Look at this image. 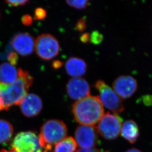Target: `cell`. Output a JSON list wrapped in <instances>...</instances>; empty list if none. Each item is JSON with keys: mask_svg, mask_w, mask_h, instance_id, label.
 <instances>
[{"mask_svg": "<svg viewBox=\"0 0 152 152\" xmlns=\"http://www.w3.org/2000/svg\"><path fill=\"white\" fill-rule=\"evenodd\" d=\"M33 78L29 72L18 69V77L14 83L5 85L0 83V95L4 102V110L13 105H19L32 86Z\"/></svg>", "mask_w": 152, "mask_h": 152, "instance_id": "6da1fadb", "label": "cell"}, {"mask_svg": "<svg viewBox=\"0 0 152 152\" xmlns=\"http://www.w3.org/2000/svg\"><path fill=\"white\" fill-rule=\"evenodd\" d=\"M72 112L76 122L82 125L94 126L104 114V108L98 96H89L76 101Z\"/></svg>", "mask_w": 152, "mask_h": 152, "instance_id": "7a4b0ae2", "label": "cell"}, {"mask_svg": "<svg viewBox=\"0 0 152 152\" xmlns=\"http://www.w3.org/2000/svg\"><path fill=\"white\" fill-rule=\"evenodd\" d=\"M68 128L62 121L51 119L46 121L40 128L39 139L45 149L51 150L53 145L62 140L68 134Z\"/></svg>", "mask_w": 152, "mask_h": 152, "instance_id": "3957f363", "label": "cell"}, {"mask_svg": "<svg viewBox=\"0 0 152 152\" xmlns=\"http://www.w3.org/2000/svg\"><path fill=\"white\" fill-rule=\"evenodd\" d=\"M95 87L99 92V96L98 97L103 106L114 113H120L123 112L125 107L122 99L112 88L101 80L96 81Z\"/></svg>", "mask_w": 152, "mask_h": 152, "instance_id": "277c9868", "label": "cell"}, {"mask_svg": "<svg viewBox=\"0 0 152 152\" xmlns=\"http://www.w3.org/2000/svg\"><path fill=\"white\" fill-rule=\"evenodd\" d=\"M122 126V119L118 115L107 112L99 120L96 129L102 137L112 140L120 135Z\"/></svg>", "mask_w": 152, "mask_h": 152, "instance_id": "5b68a950", "label": "cell"}, {"mask_svg": "<svg viewBox=\"0 0 152 152\" xmlns=\"http://www.w3.org/2000/svg\"><path fill=\"white\" fill-rule=\"evenodd\" d=\"M35 50L39 57L45 60H50L57 56L60 46L57 39L48 34L39 36L35 41Z\"/></svg>", "mask_w": 152, "mask_h": 152, "instance_id": "8992f818", "label": "cell"}, {"mask_svg": "<svg viewBox=\"0 0 152 152\" xmlns=\"http://www.w3.org/2000/svg\"><path fill=\"white\" fill-rule=\"evenodd\" d=\"M12 145L16 152H43L39 136L30 131L19 132Z\"/></svg>", "mask_w": 152, "mask_h": 152, "instance_id": "52a82bcc", "label": "cell"}, {"mask_svg": "<svg viewBox=\"0 0 152 152\" xmlns=\"http://www.w3.org/2000/svg\"><path fill=\"white\" fill-rule=\"evenodd\" d=\"M98 134L96 126L81 125L75 131V140L81 148H93L99 141Z\"/></svg>", "mask_w": 152, "mask_h": 152, "instance_id": "ba28073f", "label": "cell"}, {"mask_svg": "<svg viewBox=\"0 0 152 152\" xmlns=\"http://www.w3.org/2000/svg\"><path fill=\"white\" fill-rule=\"evenodd\" d=\"M114 91L122 99L131 98L137 90L138 83L134 78L130 75H121L113 83Z\"/></svg>", "mask_w": 152, "mask_h": 152, "instance_id": "9c48e42d", "label": "cell"}, {"mask_svg": "<svg viewBox=\"0 0 152 152\" xmlns=\"http://www.w3.org/2000/svg\"><path fill=\"white\" fill-rule=\"evenodd\" d=\"M66 90L69 98L76 101L89 96L91 92L88 82L81 77L69 79L66 84Z\"/></svg>", "mask_w": 152, "mask_h": 152, "instance_id": "30bf717a", "label": "cell"}, {"mask_svg": "<svg viewBox=\"0 0 152 152\" xmlns=\"http://www.w3.org/2000/svg\"><path fill=\"white\" fill-rule=\"evenodd\" d=\"M34 38L26 33L16 34L12 41V45L17 53L21 56H28L31 54L35 48Z\"/></svg>", "mask_w": 152, "mask_h": 152, "instance_id": "8fae6325", "label": "cell"}, {"mask_svg": "<svg viewBox=\"0 0 152 152\" xmlns=\"http://www.w3.org/2000/svg\"><path fill=\"white\" fill-rule=\"evenodd\" d=\"M19 105L23 115L30 118L40 113L42 109V102L37 95L29 94L25 97Z\"/></svg>", "mask_w": 152, "mask_h": 152, "instance_id": "7c38bea8", "label": "cell"}, {"mask_svg": "<svg viewBox=\"0 0 152 152\" xmlns=\"http://www.w3.org/2000/svg\"><path fill=\"white\" fill-rule=\"evenodd\" d=\"M65 67L67 73L72 78L81 77L87 70V65L85 61L75 57L69 58L66 61Z\"/></svg>", "mask_w": 152, "mask_h": 152, "instance_id": "4fadbf2b", "label": "cell"}, {"mask_svg": "<svg viewBox=\"0 0 152 152\" xmlns=\"http://www.w3.org/2000/svg\"><path fill=\"white\" fill-rule=\"evenodd\" d=\"M18 77V69L8 62L0 64V83L5 85L13 83Z\"/></svg>", "mask_w": 152, "mask_h": 152, "instance_id": "5bb4252c", "label": "cell"}, {"mask_svg": "<svg viewBox=\"0 0 152 152\" xmlns=\"http://www.w3.org/2000/svg\"><path fill=\"white\" fill-rule=\"evenodd\" d=\"M121 134L122 137L128 142L134 144L139 137V127L134 121H126L122 125Z\"/></svg>", "mask_w": 152, "mask_h": 152, "instance_id": "9a60e30c", "label": "cell"}, {"mask_svg": "<svg viewBox=\"0 0 152 152\" xmlns=\"http://www.w3.org/2000/svg\"><path fill=\"white\" fill-rule=\"evenodd\" d=\"M13 134V128L7 121L0 119V144H6L10 141Z\"/></svg>", "mask_w": 152, "mask_h": 152, "instance_id": "2e32d148", "label": "cell"}, {"mask_svg": "<svg viewBox=\"0 0 152 152\" xmlns=\"http://www.w3.org/2000/svg\"><path fill=\"white\" fill-rule=\"evenodd\" d=\"M77 145L75 139L69 136L55 144L53 152H75Z\"/></svg>", "mask_w": 152, "mask_h": 152, "instance_id": "e0dca14e", "label": "cell"}, {"mask_svg": "<svg viewBox=\"0 0 152 152\" xmlns=\"http://www.w3.org/2000/svg\"><path fill=\"white\" fill-rule=\"evenodd\" d=\"M66 3L69 6L78 10L86 9L89 5V1L88 0L84 1H66Z\"/></svg>", "mask_w": 152, "mask_h": 152, "instance_id": "ac0fdd59", "label": "cell"}, {"mask_svg": "<svg viewBox=\"0 0 152 152\" xmlns=\"http://www.w3.org/2000/svg\"><path fill=\"white\" fill-rule=\"evenodd\" d=\"M103 38V36L101 33L98 31H94L90 34V41L94 45H99L102 42Z\"/></svg>", "mask_w": 152, "mask_h": 152, "instance_id": "d6986e66", "label": "cell"}, {"mask_svg": "<svg viewBox=\"0 0 152 152\" xmlns=\"http://www.w3.org/2000/svg\"><path fill=\"white\" fill-rule=\"evenodd\" d=\"M46 17V10L42 8H37L34 12V19L35 20H43Z\"/></svg>", "mask_w": 152, "mask_h": 152, "instance_id": "ffe728a7", "label": "cell"}, {"mask_svg": "<svg viewBox=\"0 0 152 152\" xmlns=\"http://www.w3.org/2000/svg\"><path fill=\"white\" fill-rule=\"evenodd\" d=\"M76 28L79 32H83L85 30L86 28V20L84 17H82L78 20L76 24Z\"/></svg>", "mask_w": 152, "mask_h": 152, "instance_id": "44dd1931", "label": "cell"}, {"mask_svg": "<svg viewBox=\"0 0 152 152\" xmlns=\"http://www.w3.org/2000/svg\"><path fill=\"white\" fill-rule=\"evenodd\" d=\"M7 4L13 7H18V6H23L26 4L27 3H29V1L26 0H19V1H5Z\"/></svg>", "mask_w": 152, "mask_h": 152, "instance_id": "7402d4cb", "label": "cell"}, {"mask_svg": "<svg viewBox=\"0 0 152 152\" xmlns=\"http://www.w3.org/2000/svg\"><path fill=\"white\" fill-rule=\"evenodd\" d=\"M8 60L10 61V63L13 66H15L17 63L18 56L15 52H10L8 55Z\"/></svg>", "mask_w": 152, "mask_h": 152, "instance_id": "603a6c76", "label": "cell"}, {"mask_svg": "<svg viewBox=\"0 0 152 152\" xmlns=\"http://www.w3.org/2000/svg\"><path fill=\"white\" fill-rule=\"evenodd\" d=\"M22 22L26 26H30L33 22L32 17L29 15H25L22 18Z\"/></svg>", "mask_w": 152, "mask_h": 152, "instance_id": "cb8c5ba5", "label": "cell"}, {"mask_svg": "<svg viewBox=\"0 0 152 152\" xmlns=\"http://www.w3.org/2000/svg\"><path fill=\"white\" fill-rule=\"evenodd\" d=\"M76 152H110L108 151H104L103 150L98 149L96 148H90V149H82L80 148Z\"/></svg>", "mask_w": 152, "mask_h": 152, "instance_id": "d4e9b609", "label": "cell"}, {"mask_svg": "<svg viewBox=\"0 0 152 152\" xmlns=\"http://www.w3.org/2000/svg\"><path fill=\"white\" fill-rule=\"evenodd\" d=\"M90 34L89 33H84L81 36L80 40L83 43H87L88 42L90 41Z\"/></svg>", "mask_w": 152, "mask_h": 152, "instance_id": "484cf974", "label": "cell"}, {"mask_svg": "<svg viewBox=\"0 0 152 152\" xmlns=\"http://www.w3.org/2000/svg\"><path fill=\"white\" fill-rule=\"evenodd\" d=\"M143 102L144 104L146 105H152V96H144V98L143 99Z\"/></svg>", "mask_w": 152, "mask_h": 152, "instance_id": "4316f807", "label": "cell"}, {"mask_svg": "<svg viewBox=\"0 0 152 152\" xmlns=\"http://www.w3.org/2000/svg\"><path fill=\"white\" fill-rule=\"evenodd\" d=\"M52 65H53V68L55 69H59L62 66V63L60 61H55L54 62H53Z\"/></svg>", "mask_w": 152, "mask_h": 152, "instance_id": "83f0119b", "label": "cell"}, {"mask_svg": "<svg viewBox=\"0 0 152 152\" xmlns=\"http://www.w3.org/2000/svg\"><path fill=\"white\" fill-rule=\"evenodd\" d=\"M3 110H4V102L3 101L1 95H0V111Z\"/></svg>", "mask_w": 152, "mask_h": 152, "instance_id": "f1b7e54d", "label": "cell"}, {"mask_svg": "<svg viewBox=\"0 0 152 152\" xmlns=\"http://www.w3.org/2000/svg\"><path fill=\"white\" fill-rule=\"evenodd\" d=\"M125 152H142L141 151H140L139 150L135 148H132L131 149L128 150L127 151H126Z\"/></svg>", "mask_w": 152, "mask_h": 152, "instance_id": "f546056e", "label": "cell"}, {"mask_svg": "<svg viewBox=\"0 0 152 152\" xmlns=\"http://www.w3.org/2000/svg\"><path fill=\"white\" fill-rule=\"evenodd\" d=\"M0 152H16V151L13 148H12V149H10V151H7L5 149H1Z\"/></svg>", "mask_w": 152, "mask_h": 152, "instance_id": "4dcf8cb0", "label": "cell"}]
</instances>
